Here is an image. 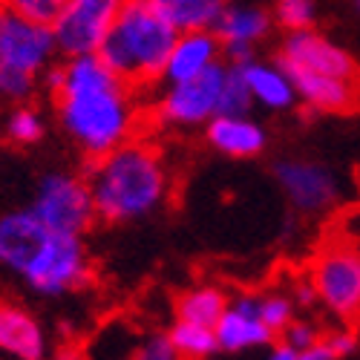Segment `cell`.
Instances as JSON below:
<instances>
[{"label":"cell","instance_id":"cell-1","mask_svg":"<svg viewBox=\"0 0 360 360\" xmlns=\"http://www.w3.org/2000/svg\"><path fill=\"white\" fill-rule=\"evenodd\" d=\"M44 75L58 122L86 159L141 136L147 110L139 104V93L144 89L118 75L98 52L70 55Z\"/></svg>","mask_w":360,"mask_h":360},{"label":"cell","instance_id":"cell-2","mask_svg":"<svg viewBox=\"0 0 360 360\" xmlns=\"http://www.w3.org/2000/svg\"><path fill=\"white\" fill-rule=\"evenodd\" d=\"M86 182L96 199L98 219L110 225L156 214L173 191L162 150L144 136L118 144L98 159H89Z\"/></svg>","mask_w":360,"mask_h":360},{"label":"cell","instance_id":"cell-3","mask_svg":"<svg viewBox=\"0 0 360 360\" xmlns=\"http://www.w3.org/2000/svg\"><path fill=\"white\" fill-rule=\"evenodd\" d=\"M176 38L179 29H173L147 0H124L98 55L118 75L147 89L162 84Z\"/></svg>","mask_w":360,"mask_h":360},{"label":"cell","instance_id":"cell-4","mask_svg":"<svg viewBox=\"0 0 360 360\" xmlns=\"http://www.w3.org/2000/svg\"><path fill=\"white\" fill-rule=\"evenodd\" d=\"M55 55L58 44L49 23L0 6V98L15 104L26 101Z\"/></svg>","mask_w":360,"mask_h":360},{"label":"cell","instance_id":"cell-5","mask_svg":"<svg viewBox=\"0 0 360 360\" xmlns=\"http://www.w3.org/2000/svg\"><path fill=\"white\" fill-rule=\"evenodd\" d=\"M317 303L346 326L360 323V248L349 236H326L309 262Z\"/></svg>","mask_w":360,"mask_h":360},{"label":"cell","instance_id":"cell-6","mask_svg":"<svg viewBox=\"0 0 360 360\" xmlns=\"http://www.w3.org/2000/svg\"><path fill=\"white\" fill-rule=\"evenodd\" d=\"M222 75H225V61L211 67L202 75H196V78L165 84L162 93L153 101V107H150L147 118L159 127H167V130L205 127L219 112Z\"/></svg>","mask_w":360,"mask_h":360},{"label":"cell","instance_id":"cell-7","mask_svg":"<svg viewBox=\"0 0 360 360\" xmlns=\"http://www.w3.org/2000/svg\"><path fill=\"white\" fill-rule=\"evenodd\" d=\"M93 280V262L81 233H61L52 231L46 245L26 268L23 283L46 297H61L70 291L84 288Z\"/></svg>","mask_w":360,"mask_h":360},{"label":"cell","instance_id":"cell-8","mask_svg":"<svg viewBox=\"0 0 360 360\" xmlns=\"http://www.w3.org/2000/svg\"><path fill=\"white\" fill-rule=\"evenodd\" d=\"M32 214L52 231L81 236L98 222L86 176L75 173H46L32 199Z\"/></svg>","mask_w":360,"mask_h":360},{"label":"cell","instance_id":"cell-9","mask_svg":"<svg viewBox=\"0 0 360 360\" xmlns=\"http://www.w3.org/2000/svg\"><path fill=\"white\" fill-rule=\"evenodd\" d=\"M124 0H64L52 20V35L64 58L98 52Z\"/></svg>","mask_w":360,"mask_h":360},{"label":"cell","instance_id":"cell-10","mask_svg":"<svg viewBox=\"0 0 360 360\" xmlns=\"http://www.w3.org/2000/svg\"><path fill=\"white\" fill-rule=\"evenodd\" d=\"M274 176L288 196L291 207L303 217L328 214L340 199L338 176L320 162L309 159H283L274 165Z\"/></svg>","mask_w":360,"mask_h":360},{"label":"cell","instance_id":"cell-11","mask_svg":"<svg viewBox=\"0 0 360 360\" xmlns=\"http://www.w3.org/2000/svg\"><path fill=\"white\" fill-rule=\"evenodd\" d=\"M277 61L285 67H303L311 72L323 75H338L349 81H360V70L354 64V58L338 46L335 41H328L326 35L314 32V29H297V32H285L280 44Z\"/></svg>","mask_w":360,"mask_h":360},{"label":"cell","instance_id":"cell-12","mask_svg":"<svg viewBox=\"0 0 360 360\" xmlns=\"http://www.w3.org/2000/svg\"><path fill=\"white\" fill-rule=\"evenodd\" d=\"M217 328V343L219 352H248V349H259V346H271L277 340V335L265 326L262 314H259V294L254 291H243L231 297L228 309L222 311Z\"/></svg>","mask_w":360,"mask_h":360},{"label":"cell","instance_id":"cell-13","mask_svg":"<svg viewBox=\"0 0 360 360\" xmlns=\"http://www.w3.org/2000/svg\"><path fill=\"white\" fill-rule=\"evenodd\" d=\"M49 233L52 228H46L32 214V207L4 214L0 217V265L23 277L26 268L35 262V257L46 245Z\"/></svg>","mask_w":360,"mask_h":360},{"label":"cell","instance_id":"cell-14","mask_svg":"<svg viewBox=\"0 0 360 360\" xmlns=\"http://www.w3.org/2000/svg\"><path fill=\"white\" fill-rule=\"evenodd\" d=\"M274 26V15L259 6H225L214 32L225 46V58L231 64H245L254 58V46L268 38Z\"/></svg>","mask_w":360,"mask_h":360},{"label":"cell","instance_id":"cell-15","mask_svg":"<svg viewBox=\"0 0 360 360\" xmlns=\"http://www.w3.org/2000/svg\"><path fill=\"white\" fill-rule=\"evenodd\" d=\"M225 58V46L219 41V35L214 29H191V32H179L167 67H165V78L162 84H173V81H188L196 78L202 72H207L211 67L222 64Z\"/></svg>","mask_w":360,"mask_h":360},{"label":"cell","instance_id":"cell-16","mask_svg":"<svg viewBox=\"0 0 360 360\" xmlns=\"http://www.w3.org/2000/svg\"><path fill=\"white\" fill-rule=\"evenodd\" d=\"M285 70L297 86V98L317 112H349L360 104V81L323 75L303 67H285Z\"/></svg>","mask_w":360,"mask_h":360},{"label":"cell","instance_id":"cell-17","mask_svg":"<svg viewBox=\"0 0 360 360\" xmlns=\"http://www.w3.org/2000/svg\"><path fill=\"white\" fill-rule=\"evenodd\" d=\"M205 139L214 150L231 156V159H254L259 156L268 136L265 130L248 115H233V112H217L211 122L205 124Z\"/></svg>","mask_w":360,"mask_h":360},{"label":"cell","instance_id":"cell-18","mask_svg":"<svg viewBox=\"0 0 360 360\" xmlns=\"http://www.w3.org/2000/svg\"><path fill=\"white\" fill-rule=\"evenodd\" d=\"M243 67V75L248 81V89L254 96V104H262L265 110H291L300 98H297V86L288 75V70L277 61H259V58H251V61L239 64Z\"/></svg>","mask_w":360,"mask_h":360},{"label":"cell","instance_id":"cell-19","mask_svg":"<svg viewBox=\"0 0 360 360\" xmlns=\"http://www.w3.org/2000/svg\"><path fill=\"white\" fill-rule=\"evenodd\" d=\"M0 352L20 360H41L46 354L41 323L12 303H0Z\"/></svg>","mask_w":360,"mask_h":360},{"label":"cell","instance_id":"cell-20","mask_svg":"<svg viewBox=\"0 0 360 360\" xmlns=\"http://www.w3.org/2000/svg\"><path fill=\"white\" fill-rule=\"evenodd\" d=\"M173 29L191 32V29H214L228 0H147Z\"/></svg>","mask_w":360,"mask_h":360},{"label":"cell","instance_id":"cell-21","mask_svg":"<svg viewBox=\"0 0 360 360\" xmlns=\"http://www.w3.org/2000/svg\"><path fill=\"white\" fill-rule=\"evenodd\" d=\"M231 297L217 285H193L176 297V317L202 326H217Z\"/></svg>","mask_w":360,"mask_h":360},{"label":"cell","instance_id":"cell-22","mask_svg":"<svg viewBox=\"0 0 360 360\" xmlns=\"http://www.w3.org/2000/svg\"><path fill=\"white\" fill-rule=\"evenodd\" d=\"M170 338L176 343L179 357H211L219 352L217 343V328L214 326H202V323H191V320H176L170 328Z\"/></svg>","mask_w":360,"mask_h":360},{"label":"cell","instance_id":"cell-23","mask_svg":"<svg viewBox=\"0 0 360 360\" xmlns=\"http://www.w3.org/2000/svg\"><path fill=\"white\" fill-rule=\"evenodd\" d=\"M254 107V96L248 89V81L243 75L239 64H225L222 75V89H219V112H233V115H248Z\"/></svg>","mask_w":360,"mask_h":360},{"label":"cell","instance_id":"cell-24","mask_svg":"<svg viewBox=\"0 0 360 360\" xmlns=\"http://www.w3.org/2000/svg\"><path fill=\"white\" fill-rule=\"evenodd\" d=\"M4 130H6V139H9L12 144L29 147V144H35V141L44 139V115H41V110H35L32 104H23V101H20L18 107L9 110Z\"/></svg>","mask_w":360,"mask_h":360},{"label":"cell","instance_id":"cell-25","mask_svg":"<svg viewBox=\"0 0 360 360\" xmlns=\"http://www.w3.org/2000/svg\"><path fill=\"white\" fill-rule=\"evenodd\" d=\"M259 314L265 326L280 338L283 328L297 317V300L285 291H259Z\"/></svg>","mask_w":360,"mask_h":360},{"label":"cell","instance_id":"cell-26","mask_svg":"<svg viewBox=\"0 0 360 360\" xmlns=\"http://www.w3.org/2000/svg\"><path fill=\"white\" fill-rule=\"evenodd\" d=\"M317 20V0H274V23L285 32L311 29Z\"/></svg>","mask_w":360,"mask_h":360},{"label":"cell","instance_id":"cell-27","mask_svg":"<svg viewBox=\"0 0 360 360\" xmlns=\"http://www.w3.org/2000/svg\"><path fill=\"white\" fill-rule=\"evenodd\" d=\"M357 349V335L352 328H335V332L320 335V340L306 352L303 360H338Z\"/></svg>","mask_w":360,"mask_h":360},{"label":"cell","instance_id":"cell-28","mask_svg":"<svg viewBox=\"0 0 360 360\" xmlns=\"http://www.w3.org/2000/svg\"><path fill=\"white\" fill-rule=\"evenodd\" d=\"M0 6H6L23 18H32L38 23H49L58 18V12H61L64 0H0Z\"/></svg>","mask_w":360,"mask_h":360},{"label":"cell","instance_id":"cell-29","mask_svg":"<svg viewBox=\"0 0 360 360\" xmlns=\"http://www.w3.org/2000/svg\"><path fill=\"white\" fill-rule=\"evenodd\" d=\"M320 335L323 332H317V328L309 323V320H291L285 328H283V335H280V340H285L288 346H294L297 352H300V360L306 357V352L320 340Z\"/></svg>","mask_w":360,"mask_h":360},{"label":"cell","instance_id":"cell-30","mask_svg":"<svg viewBox=\"0 0 360 360\" xmlns=\"http://www.w3.org/2000/svg\"><path fill=\"white\" fill-rule=\"evenodd\" d=\"M136 357H141V360H176L179 352H176V343H173L170 332L167 335L165 332H156V335H150V338L141 340Z\"/></svg>","mask_w":360,"mask_h":360},{"label":"cell","instance_id":"cell-31","mask_svg":"<svg viewBox=\"0 0 360 360\" xmlns=\"http://www.w3.org/2000/svg\"><path fill=\"white\" fill-rule=\"evenodd\" d=\"M271 357H274V360H300V352H297L294 346H288L285 340L277 338V340L271 343Z\"/></svg>","mask_w":360,"mask_h":360},{"label":"cell","instance_id":"cell-32","mask_svg":"<svg viewBox=\"0 0 360 360\" xmlns=\"http://www.w3.org/2000/svg\"><path fill=\"white\" fill-rule=\"evenodd\" d=\"M354 6H357V12H360V0H354Z\"/></svg>","mask_w":360,"mask_h":360}]
</instances>
